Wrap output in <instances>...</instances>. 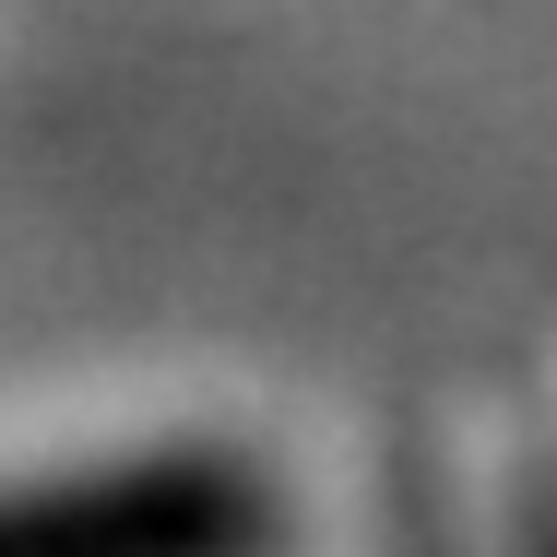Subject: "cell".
I'll list each match as a JSON object with an SVG mask.
<instances>
[{
	"label": "cell",
	"instance_id": "1",
	"mask_svg": "<svg viewBox=\"0 0 557 557\" xmlns=\"http://www.w3.org/2000/svg\"><path fill=\"white\" fill-rule=\"evenodd\" d=\"M273 486L249 462H131L48 498H0V557H261Z\"/></svg>",
	"mask_w": 557,
	"mask_h": 557
}]
</instances>
